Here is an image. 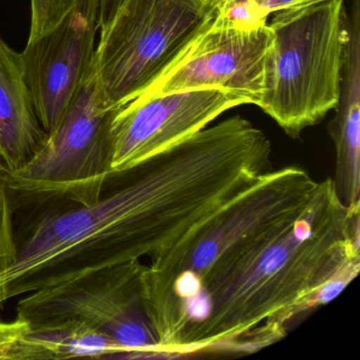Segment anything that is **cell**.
Segmentation results:
<instances>
[{"label": "cell", "instance_id": "obj_1", "mask_svg": "<svg viewBox=\"0 0 360 360\" xmlns=\"http://www.w3.org/2000/svg\"><path fill=\"white\" fill-rule=\"evenodd\" d=\"M355 263L360 206H345L333 179H324L300 212L246 242L208 274L179 313L166 357L245 355L259 332L277 342L288 322L316 309L320 288Z\"/></svg>", "mask_w": 360, "mask_h": 360}, {"label": "cell", "instance_id": "obj_2", "mask_svg": "<svg viewBox=\"0 0 360 360\" xmlns=\"http://www.w3.org/2000/svg\"><path fill=\"white\" fill-rule=\"evenodd\" d=\"M109 179L111 188L98 201L49 210L31 227L15 261L0 273V315L20 295L167 250L179 207L169 176L146 160Z\"/></svg>", "mask_w": 360, "mask_h": 360}, {"label": "cell", "instance_id": "obj_3", "mask_svg": "<svg viewBox=\"0 0 360 360\" xmlns=\"http://www.w3.org/2000/svg\"><path fill=\"white\" fill-rule=\"evenodd\" d=\"M318 186L298 166L271 170L150 260L142 274L143 301L163 358L179 313L197 296L208 274L246 242L300 212Z\"/></svg>", "mask_w": 360, "mask_h": 360}, {"label": "cell", "instance_id": "obj_4", "mask_svg": "<svg viewBox=\"0 0 360 360\" xmlns=\"http://www.w3.org/2000/svg\"><path fill=\"white\" fill-rule=\"evenodd\" d=\"M343 0L276 12L269 24L273 43L257 106L288 136L317 125L340 96L347 37Z\"/></svg>", "mask_w": 360, "mask_h": 360}, {"label": "cell", "instance_id": "obj_5", "mask_svg": "<svg viewBox=\"0 0 360 360\" xmlns=\"http://www.w3.org/2000/svg\"><path fill=\"white\" fill-rule=\"evenodd\" d=\"M224 0H123L98 30L94 68L103 98L121 107L163 77L207 30Z\"/></svg>", "mask_w": 360, "mask_h": 360}, {"label": "cell", "instance_id": "obj_6", "mask_svg": "<svg viewBox=\"0 0 360 360\" xmlns=\"http://www.w3.org/2000/svg\"><path fill=\"white\" fill-rule=\"evenodd\" d=\"M103 98L94 62L58 125L18 169L4 166L11 195L25 203L87 205L102 197L110 178V124L115 110Z\"/></svg>", "mask_w": 360, "mask_h": 360}, {"label": "cell", "instance_id": "obj_7", "mask_svg": "<svg viewBox=\"0 0 360 360\" xmlns=\"http://www.w3.org/2000/svg\"><path fill=\"white\" fill-rule=\"evenodd\" d=\"M145 266L141 260L129 261L29 292L18 302L16 318L29 323L83 320L119 343L125 349L123 359L163 358L143 301Z\"/></svg>", "mask_w": 360, "mask_h": 360}, {"label": "cell", "instance_id": "obj_8", "mask_svg": "<svg viewBox=\"0 0 360 360\" xmlns=\"http://www.w3.org/2000/svg\"><path fill=\"white\" fill-rule=\"evenodd\" d=\"M242 98L221 88L136 96L110 124L111 172H124L204 129Z\"/></svg>", "mask_w": 360, "mask_h": 360}, {"label": "cell", "instance_id": "obj_9", "mask_svg": "<svg viewBox=\"0 0 360 360\" xmlns=\"http://www.w3.org/2000/svg\"><path fill=\"white\" fill-rule=\"evenodd\" d=\"M271 43L269 24L236 28L217 16L172 68L142 94L221 88L257 106L264 91L265 62Z\"/></svg>", "mask_w": 360, "mask_h": 360}, {"label": "cell", "instance_id": "obj_10", "mask_svg": "<svg viewBox=\"0 0 360 360\" xmlns=\"http://www.w3.org/2000/svg\"><path fill=\"white\" fill-rule=\"evenodd\" d=\"M100 4L83 0L60 25L27 43L22 71L39 123L49 134L94 62Z\"/></svg>", "mask_w": 360, "mask_h": 360}, {"label": "cell", "instance_id": "obj_11", "mask_svg": "<svg viewBox=\"0 0 360 360\" xmlns=\"http://www.w3.org/2000/svg\"><path fill=\"white\" fill-rule=\"evenodd\" d=\"M47 134L39 123L22 71L20 54L0 37V160L7 169L22 167L41 148Z\"/></svg>", "mask_w": 360, "mask_h": 360}, {"label": "cell", "instance_id": "obj_12", "mask_svg": "<svg viewBox=\"0 0 360 360\" xmlns=\"http://www.w3.org/2000/svg\"><path fill=\"white\" fill-rule=\"evenodd\" d=\"M125 349L104 333L75 318L29 323L8 360L121 358Z\"/></svg>", "mask_w": 360, "mask_h": 360}, {"label": "cell", "instance_id": "obj_13", "mask_svg": "<svg viewBox=\"0 0 360 360\" xmlns=\"http://www.w3.org/2000/svg\"><path fill=\"white\" fill-rule=\"evenodd\" d=\"M336 115L328 126L336 148L335 188L347 207L360 206V77L347 72L341 79Z\"/></svg>", "mask_w": 360, "mask_h": 360}, {"label": "cell", "instance_id": "obj_14", "mask_svg": "<svg viewBox=\"0 0 360 360\" xmlns=\"http://www.w3.org/2000/svg\"><path fill=\"white\" fill-rule=\"evenodd\" d=\"M18 244L14 240L12 195L5 179L0 160V273L15 261Z\"/></svg>", "mask_w": 360, "mask_h": 360}, {"label": "cell", "instance_id": "obj_15", "mask_svg": "<svg viewBox=\"0 0 360 360\" xmlns=\"http://www.w3.org/2000/svg\"><path fill=\"white\" fill-rule=\"evenodd\" d=\"M28 328L29 322L20 318L10 322L0 320V359L8 360L12 347Z\"/></svg>", "mask_w": 360, "mask_h": 360}, {"label": "cell", "instance_id": "obj_16", "mask_svg": "<svg viewBox=\"0 0 360 360\" xmlns=\"http://www.w3.org/2000/svg\"><path fill=\"white\" fill-rule=\"evenodd\" d=\"M252 1L261 14L264 18H269L271 13H276V12L309 7L326 0H252Z\"/></svg>", "mask_w": 360, "mask_h": 360}, {"label": "cell", "instance_id": "obj_17", "mask_svg": "<svg viewBox=\"0 0 360 360\" xmlns=\"http://www.w3.org/2000/svg\"><path fill=\"white\" fill-rule=\"evenodd\" d=\"M123 0H100V13H98V24L105 26L115 15Z\"/></svg>", "mask_w": 360, "mask_h": 360}]
</instances>
